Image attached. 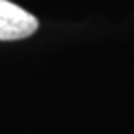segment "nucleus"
Segmentation results:
<instances>
[{"label": "nucleus", "mask_w": 134, "mask_h": 134, "mask_svg": "<svg viewBox=\"0 0 134 134\" xmlns=\"http://www.w3.org/2000/svg\"><path fill=\"white\" fill-rule=\"evenodd\" d=\"M38 21L33 14L9 0H0V40H21L37 31Z\"/></svg>", "instance_id": "obj_1"}]
</instances>
